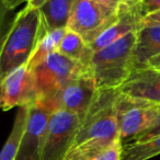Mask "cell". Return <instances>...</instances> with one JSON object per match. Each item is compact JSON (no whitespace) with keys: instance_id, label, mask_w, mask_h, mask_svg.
I'll list each match as a JSON object with an SVG mask.
<instances>
[{"instance_id":"25","label":"cell","mask_w":160,"mask_h":160,"mask_svg":"<svg viewBox=\"0 0 160 160\" xmlns=\"http://www.w3.org/2000/svg\"><path fill=\"white\" fill-rule=\"evenodd\" d=\"M146 67L148 68H155V69H160V54L155 57H152L148 62H147ZM145 67V68H146Z\"/></svg>"},{"instance_id":"18","label":"cell","mask_w":160,"mask_h":160,"mask_svg":"<svg viewBox=\"0 0 160 160\" xmlns=\"http://www.w3.org/2000/svg\"><path fill=\"white\" fill-rule=\"evenodd\" d=\"M160 153V135L145 142H132L122 146L121 160H147Z\"/></svg>"},{"instance_id":"3","label":"cell","mask_w":160,"mask_h":160,"mask_svg":"<svg viewBox=\"0 0 160 160\" xmlns=\"http://www.w3.org/2000/svg\"><path fill=\"white\" fill-rule=\"evenodd\" d=\"M134 31L92 54L89 70L98 89H118L133 71L132 56L136 41Z\"/></svg>"},{"instance_id":"4","label":"cell","mask_w":160,"mask_h":160,"mask_svg":"<svg viewBox=\"0 0 160 160\" xmlns=\"http://www.w3.org/2000/svg\"><path fill=\"white\" fill-rule=\"evenodd\" d=\"M128 5L105 0H75L67 29L79 34L87 44L94 41Z\"/></svg>"},{"instance_id":"1","label":"cell","mask_w":160,"mask_h":160,"mask_svg":"<svg viewBox=\"0 0 160 160\" xmlns=\"http://www.w3.org/2000/svg\"><path fill=\"white\" fill-rule=\"evenodd\" d=\"M118 89H99L81 120L67 155H82L102 150L120 139L115 101Z\"/></svg>"},{"instance_id":"26","label":"cell","mask_w":160,"mask_h":160,"mask_svg":"<svg viewBox=\"0 0 160 160\" xmlns=\"http://www.w3.org/2000/svg\"><path fill=\"white\" fill-rule=\"evenodd\" d=\"M7 30H8V25H6L5 29L0 32V52H1V47H2L3 41H5ZM2 80H3V76H2V73H1V71H0V93H1V85H2Z\"/></svg>"},{"instance_id":"2","label":"cell","mask_w":160,"mask_h":160,"mask_svg":"<svg viewBox=\"0 0 160 160\" xmlns=\"http://www.w3.org/2000/svg\"><path fill=\"white\" fill-rule=\"evenodd\" d=\"M40 10L25 6L9 24L0 52V71L3 78L13 69L28 64L43 38Z\"/></svg>"},{"instance_id":"11","label":"cell","mask_w":160,"mask_h":160,"mask_svg":"<svg viewBox=\"0 0 160 160\" xmlns=\"http://www.w3.org/2000/svg\"><path fill=\"white\" fill-rule=\"evenodd\" d=\"M118 90L126 96L160 104V69L146 67L133 70Z\"/></svg>"},{"instance_id":"24","label":"cell","mask_w":160,"mask_h":160,"mask_svg":"<svg viewBox=\"0 0 160 160\" xmlns=\"http://www.w3.org/2000/svg\"><path fill=\"white\" fill-rule=\"evenodd\" d=\"M47 1H49V0H25L28 7L34 8V9H40Z\"/></svg>"},{"instance_id":"9","label":"cell","mask_w":160,"mask_h":160,"mask_svg":"<svg viewBox=\"0 0 160 160\" xmlns=\"http://www.w3.org/2000/svg\"><path fill=\"white\" fill-rule=\"evenodd\" d=\"M36 100L35 77L27 64L13 69L3 78L0 93V109L2 111L31 105Z\"/></svg>"},{"instance_id":"15","label":"cell","mask_w":160,"mask_h":160,"mask_svg":"<svg viewBox=\"0 0 160 160\" xmlns=\"http://www.w3.org/2000/svg\"><path fill=\"white\" fill-rule=\"evenodd\" d=\"M57 52L62 55L78 60L88 67H89L90 59L93 54L86 41L79 34L68 29L65 33V36L62 38Z\"/></svg>"},{"instance_id":"14","label":"cell","mask_w":160,"mask_h":160,"mask_svg":"<svg viewBox=\"0 0 160 160\" xmlns=\"http://www.w3.org/2000/svg\"><path fill=\"white\" fill-rule=\"evenodd\" d=\"M75 0H49L40 8L43 35L54 30L67 28Z\"/></svg>"},{"instance_id":"5","label":"cell","mask_w":160,"mask_h":160,"mask_svg":"<svg viewBox=\"0 0 160 160\" xmlns=\"http://www.w3.org/2000/svg\"><path fill=\"white\" fill-rule=\"evenodd\" d=\"M35 77L38 100H45L55 94L70 80L90 72L89 67L58 52L32 69Z\"/></svg>"},{"instance_id":"17","label":"cell","mask_w":160,"mask_h":160,"mask_svg":"<svg viewBox=\"0 0 160 160\" xmlns=\"http://www.w3.org/2000/svg\"><path fill=\"white\" fill-rule=\"evenodd\" d=\"M66 31L67 28H62V29L54 30V31H51L45 34L40 40L34 52L32 53L31 57H30L29 62L27 64L28 67L30 69L35 68L38 65L44 62L51 54L57 52Z\"/></svg>"},{"instance_id":"19","label":"cell","mask_w":160,"mask_h":160,"mask_svg":"<svg viewBox=\"0 0 160 160\" xmlns=\"http://www.w3.org/2000/svg\"><path fill=\"white\" fill-rule=\"evenodd\" d=\"M122 142L118 140L102 150L82 155H66L64 160H121Z\"/></svg>"},{"instance_id":"12","label":"cell","mask_w":160,"mask_h":160,"mask_svg":"<svg viewBox=\"0 0 160 160\" xmlns=\"http://www.w3.org/2000/svg\"><path fill=\"white\" fill-rule=\"evenodd\" d=\"M142 18L138 12L137 6L126 7L121 12L118 20L114 21L96 40L88 44V46L90 47L92 53H96L99 49L116 42L131 32L137 31L142 25Z\"/></svg>"},{"instance_id":"8","label":"cell","mask_w":160,"mask_h":160,"mask_svg":"<svg viewBox=\"0 0 160 160\" xmlns=\"http://www.w3.org/2000/svg\"><path fill=\"white\" fill-rule=\"evenodd\" d=\"M82 116L67 111H55L45 132L41 160H64L70 149Z\"/></svg>"},{"instance_id":"27","label":"cell","mask_w":160,"mask_h":160,"mask_svg":"<svg viewBox=\"0 0 160 160\" xmlns=\"http://www.w3.org/2000/svg\"><path fill=\"white\" fill-rule=\"evenodd\" d=\"M105 1H112V2H118V3H124V5H128L131 7L137 6L140 2V0H105Z\"/></svg>"},{"instance_id":"7","label":"cell","mask_w":160,"mask_h":160,"mask_svg":"<svg viewBox=\"0 0 160 160\" xmlns=\"http://www.w3.org/2000/svg\"><path fill=\"white\" fill-rule=\"evenodd\" d=\"M98 90L96 80L88 72L70 80L52 97L36 102L52 113L62 110L83 118L93 102Z\"/></svg>"},{"instance_id":"23","label":"cell","mask_w":160,"mask_h":160,"mask_svg":"<svg viewBox=\"0 0 160 160\" xmlns=\"http://www.w3.org/2000/svg\"><path fill=\"white\" fill-rule=\"evenodd\" d=\"M144 23H153V24H160V10L157 12L149 14L142 19Z\"/></svg>"},{"instance_id":"20","label":"cell","mask_w":160,"mask_h":160,"mask_svg":"<svg viewBox=\"0 0 160 160\" xmlns=\"http://www.w3.org/2000/svg\"><path fill=\"white\" fill-rule=\"evenodd\" d=\"M137 9L142 19L149 14L160 10V0H140L137 5Z\"/></svg>"},{"instance_id":"10","label":"cell","mask_w":160,"mask_h":160,"mask_svg":"<svg viewBox=\"0 0 160 160\" xmlns=\"http://www.w3.org/2000/svg\"><path fill=\"white\" fill-rule=\"evenodd\" d=\"M51 115L52 112L40 103L34 102L30 105L27 126L16 160H41L45 132Z\"/></svg>"},{"instance_id":"16","label":"cell","mask_w":160,"mask_h":160,"mask_svg":"<svg viewBox=\"0 0 160 160\" xmlns=\"http://www.w3.org/2000/svg\"><path fill=\"white\" fill-rule=\"evenodd\" d=\"M29 109L30 105L19 108L9 137L3 145L2 149L0 150V160H16L19 146H20L25 126H27Z\"/></svg>"},{"instance_id":"22","label":"cell","mask_w":160,"mask_h":160,"mask_svg":"<svg viewBox=\"0 0 160 160\" xmlns=\"http://www.w3.org/2000/svg\"><path fill=\"white\" fill-rule=\"evenodd\" d=\"M8 11L9 10L6 7L3 0H0V32L2 31L6 25H7L6 24V16H7Z\"/></svg>"},{"instance_id":"6","label":"cell","mask_w":160,"mask_h":160,"mask_svg":"<svg viewBox=\"0 0 160 160\" xmlns=\"http://www.w3.org/2000/svg\"><path fill=\"white\" fill-rule=\"evenodd\" d=\"M159 104L121 93L116 97L115 112L122 145L131 142L156 121Z\"/></svg>"},{"instance_id":"21","label":"cell","mask_w":160,"mask_h":160,"mask_svg":"<svg viewBox=\"0 0 160 160\" xmlns=\"http://www.w3.org/2000/svg\"><path fill=\"white\" fill-rule=\"evenodd\" d=\"M160 135V104H159V110H158V115L156 121L153 122V124L149 127L147 131H145L144 133H142L140 135H138L133 142H145L148 140L152 137Z\"/></svg>"},{"instance_id":"13","label":"cell","mask_w":160,"mask_h":160,"mask_svg":"<svg viewBox=\"0 0 160 160\" xmlns=\"http://www.w3.org/2000/svg\"><path fill=\"white\" fill-rule=\"evenodd\" d=\"M160 54V24L144 23L136 32L132 56L133 70L145 68L147 62Z\"/></svg>"}]
</instances>
